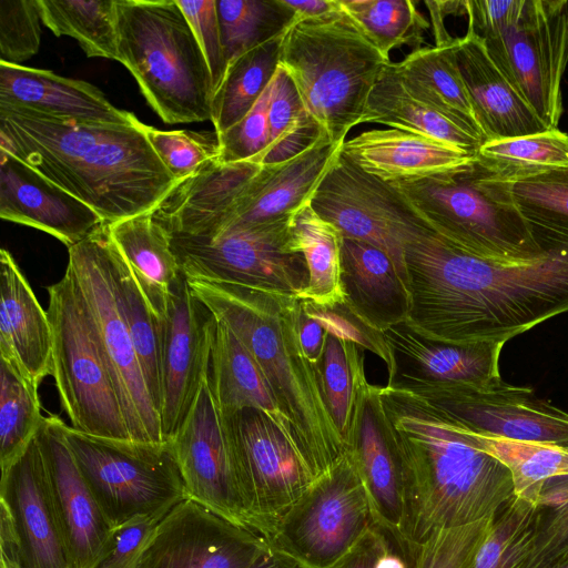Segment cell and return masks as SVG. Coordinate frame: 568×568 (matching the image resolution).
I'll list each match as a JSON object with an SVG mask.
<instances>
[{
	"instance_id": "obj_28",
	"label": "cell",
	"mask_w": 568,
	"mask_h": 568,
	"mask_svg": "<svg viewBox=\"0 0 568 568\" xmlns=\"http://www.w3.org/2000/svg\"><path fill=\"white\" fill-rule=\"evenodd\" d=\"M52 328L9 251H0V358L39 386L52 375Z\"/></svg>"
},
{
	"instance_id": "obj_31",
	"label": "cell",
	"mask_w": 568,
	"mask_h": 568,
	"mask_svg": "<svg viewBox=\"0 0 568 568\" xmlns=\"http://www.w3.org/2000/svg\"><path fill=\"white\" fill-rule=\"evenodd\" d=\"M210 384L220 414L242 408L264 412L302 456L296 433L280 410L260 367L231 329L219 322L211 357Z\"/></svg>"
},
{
	"instance_id": "obj_6",
	"label": "cell",
	"mask_w": 568,
	"mask_h": 568,
	"mask_svg": "<svg viewBox=\"0 0 568 568\" xmlns=\"http://www.w3.org/2000/svg\"><path fill=\"white\" fill-rule=\"evenodd\" d=\"M389 62L342 10L294 20L282 37L278 65L324 133L343 144L362 123L369 94Z\"/></svg>"
},
{
	"instance_id": "obj_41",
	"label": "cell",
	"mask_w": 568,
	"mask_h": 568,
	"mask_svg": "<svg viewBox=\"0 0 568 568\" xmlns=\"http://www.w3.org/2000/svg\"><path fill=\"white\" fill-rule=\"evenodd\" d=\"M216 11L227 64L282 36L295 20L285 0H216Z\"/></svg>"
},
{
	"instance_id": "obj_29",
	"label": "cell",
	"mask_w": 568,
	"mask_h": 568,
	"mask_svg": "<svg viewBox=\"0 0 568 568\" xmlns=\"http://www.w3.org/2000/svg\"><path fill=\"white\" fill-rule=\"evenodd\" d=\"M342 152L363 171L387 183L443 174L476 156L393 128L365 131L345 140Z\"/></svg>"
},
{
	"instance_id": "obj_46",
	"label": "cell",
	"mask_w": 568,
	"mask_h": 568,
	"mask_svg": "<svg viewBox=\"0 0 568 568\" xmlns=\"http://www.w3.org/2000/svg\"><path fill=\"white\" fill-rule=\"evenodd\" d=\"M539 507L514 497L495 520L467 568H521L535 539Z\"/></svg>"
},
{
	"instance_id": "obj_58",
	"label": "cell",
	"mask_w": 568,
	"mask_h": 568,
	"mask_svg": "<svg viewBox=\"0 0 568 568\" xmlns=\"http://www.w3.org/2000/svg\"><path fill=\"white\" fill-rule=\"evenodd\" d=\"M0 568H22L21 546L12 515L0 501Z\"/></svg>"
},
{
	"instance_id": "obj_5",
	"label": "cell",
	"mask_w": 568,
	"mask_h": 568,
	"mask_svg": "<svg viewBox=\"0 0 568 568\" xmlns=\"http://www.w3.org/2000/svg\"><path fill=\"white\" fill-rule=\"evenodd\" d=\"M390 184L437 234L481 258L536 260L558 231L528 222L515 203L511 182L476 156L443 174Z\"/></svg>"
},
{
	"instance_id": "obj_17",
	"label": "cell",
	"mask_w": 568,
	"mask_h": 568,
	"mask_svg": "<svg viewBox=\"0 0 568 568\" xmlns=\"http://www.w3.org/2000/svg\"><path fill=\"white\" fill-rule=\"evenodd\" d=\"M267 544L186 498L156 526L135 568H247Z\"/></svg>"
},
{
	"instance_id": "obj_52",
	"label": "cell",
	"mask_w": 568,
	"mask_h": 568,
	"mask_svg": "<svg viewBox=\"0 0 568 568\" xmlns=\"http://www.w3.org/2000/svg\"><path fill=\"white\" fill-rule=\"evenodd\" d=\"M40 14L36 0H0V61L19 64L40 47Z\"/></svg>"
},
{
	"instance_id": "obj_7",
	"label": "cell",
	"mask_w": 568,
	"mask_h": 568,
	"mask_svg": "<svg viewBox=\"0 0 568 568\" xmlns=\"http://www.w3.org/2000/svg\"><path fill=\"white\" fill-rule=\"evenodd\" d=\"M118 61L168 124L211 120L214 85L175 0H116Z\"/></svg>"
},
{
	"instance_id": "obj_48",
	"label": "cell",
	"mask_w": 568,
	"mask_h": 568,
	"mask_svg": "<svg viewBox=\"0 0 568 568\" xmlns=\"http://www.w3.org/2000/svg\"><path fill=\"white\" fill-rule=\"evenodd\" d=\"M511 190L528 222L568 230V165L514 181Z\"/></svg>"
},
{
	"instance_id": "obj_2",
	"label": "cell",
	"mask_w": 568,
	"mask_h": 568,
	"mask_svg": "<svg viewBox=\"0 0 568 568\" xmlns=\"http://www.w3.org/2000/svg\"><path fill=\"white\" fill-rule=\"evenodd\" d=\"M0 149L113 224L153 211L179 182L144 123L68 122L0 109Z\"/></svg>"
},
{
	"instance_id": "obj_1",
	"label": "cell",
	"mask_w": 568,
	"mask_h": 568,
	"mask_svg": "<svg viewBox=\"0 0 568 568\" xmlns=\"http://www.w3.org/2000/svg\"><path fill=\"white\" fill-rule=\"evenodd\" d=\"M409 312L422 335L465 344L501 342L568 312V230L540 257L505 263L469 254L432 227L405 244Z\"/></svg>"
},
{
	"instance_id": "obj_42",
	"label": "cell",
	"mask_w": 568,
	"mask_h": 568,
	"mask_svg": "<svg viewBox=\"0 0 568 568\" xmlns=\"http://www.w3.org/2000/svg\"><path fill=\"white\" fill-rule=\"evenodd\" d=\"M342 10L386 58L403 45L420 49L429 24L409 0H339Z\"/></svg>"
},
{
	"instance_id": "obj_51",
	"label": "cell",
	"mask_w": 568,
	"mask_h": 568,
	"mask_svg": "<svg viewBox=\"0 0 568 568\" xmlns=\"http://www.w3.org/2000/svg\"><path fill=\"white\" fill-rule=\"evenodd\" d=\"M418 545L376 521L332 568H416Z\"/></svg>"
},
{
	"instance_id": "obj_49",
	"label": "cell",
	"mask_w": 568,
	"mask_h": 568,
	"mask_svg": "<svg viewBox=\"0 0 568 568\" xmlns=\"http://www.w3.org/2000/svg\"><path fill=\"white\" fill-rule=\"evenodd\" d=\"M144 132L159 159L179 182L220 156L217 134L213 136L189 130L163 131L146 124Z\"/></svg>"
},
{
	"instance_id": "obj_14",
	"label": "cell",
	"mask_w": 568,
	"mask_h": 568,
	"mask_svg": "<svg viewBox=\"0 0 568 568\" xmlns=\"http://www.w3.org/2000/svg\"><path fill=\"white\" fill-rule=\"evenodd\" d=\"M483 41L494 64L544 125L557 130L568 63L567 0H525L510 24Z\"/></svg>"
},
{
	"instance_id": "obj_16",
	"label": "cell",
	"mask_w": 568,
	"mask_h": 568,
	"mask_svg": "<svg viewBox=\"0 0 568 568\" xmlns=\"http://www.w3.org/2000/svg\"><path fill=\"white\" fill-rule=\"evenodd\" d=\"M162 399L161 433L174 438L210 374L217 321L191 291L184 273L175 283L164 317L159 320Z\"/></svg>"
},
{
	"instance_id": "obj_54",
	"label": "cell",
	"mask_w": 568,
	"mask_h": 568,
	"mask_svg": "<svg viewBox=\"0 0 568 568\" xmlns=\"http://www.w3.org/2000/svg\"><path fill=\"white\" fill-rule=\"evenodd\" d=\"M301 302L304 311L318 321L327 333L354 342L362 348L371 351L385 362L387 369L390 367V355L383 333L367 326L345 303L318 306L307 300H301Z\"/></svg>"
},
{
	"instance_id": "obj_25",
	"label": "cell",
	"mask_w": 568,
	"mask_h": 568,
	"mask_svg": "<svg viewBox=\"0 0 568 568\" xmlns=\"http://www.w3.org/2000/svg\"><path fill=\"white\" fill-rule=\"evenodd\" d=\"M0 501L12 515L22 568H71L37 437L1 473Z\"/></svg>"
},
{
	"instance_id": "obj_8",
	"label": "cell",
	"mask_w": 568,
	"mask_h": 568,
	"mask_svg": "<svg viewBox=\"0 0 568 568\" xmlns=\"http://www.w3.org/2000/svg\"><path fill=\"white\" fill-rule=\"evenodd\" d=\"M48 296L52 376L71 427L97 437L131 439L94 322L70 268L48 286Z\"/></svg>"
},
{
	"instance_id": "obj_13",
	"label": "cell",
	"mask_w": 568,
	"mask_h": 568,
	"mask_svg": "<svg viewBox=\"0 0 568 568\" xmlns=\"http://www.w3.org/2000/svg\"><path fill=\"white\" fill-rule=\"evenodd\" d=\"M220 418L251 527L268 541L316 477L264 412L242 408Z\"/></svg>"
},
{
	"instance_id": "obj_40",
	"label": "cell",
	"mask_w": 568,
	"mask_h": 568,
	"mask_svg": "<svg viewBox=\"0 0 568 568\" xmlns=\"http://www.w3.org/2000/svg\"><path fill=\"white\" fill-rule=\"evenodd\" d=\"M270 144L254 162L272 164L291 159L313 145L324 131L306 111L288 73L278 65L271 82Z\"/></svg>"
},
{
	"instance_id": "obj_60",
	"label": "cell",
	"mask_w": 568,
	"mask_h": 568,
	"mask_svg": "<svg viewBox=\"0 0 568 568\" xmlns=\"http://www.w3.org/2000/svg\"><path fill=\"white\" fill-rule=\"evenodd\" d=\"M247 568H307L280 548L267 544L263 551Z\"/></svg>"
},
{
	"instance_id": "obj_19",
	"label": "cell",
	"mask_w": 568,
	"mask_h": 568,
	"mask_svg": "<svg viewBox=\"0 0 568 568\" xmlns=\"http://www.w3.org/2000/svg\"><path fill=\"white\" fill-rule=\"evenodd\" d=\"M390 355L387 387L414 394L483 388L501 381L505 343L456 344L428 338L405 321L383 332Z\"/></svg>"
},
{
	"instance_id": "obj_47",
	"label": "cell",
	"mask_w": 568,
	"mask_h": 568,
	"mask_svg": "<svg viewBox=\"0 0 568 568\" xmlns=\"http://www.w3.org/2000/svg\"><path fill=\"white\" fill-rule=\"evenodd\" d=\"M564 562H568V476L545 485L532 550L521 568H549Z\"/></svg>"
},
{
	"instance_id": "obj_55",
	"label": "cell",
	"mask_w": 568,
	"mask_h": 568,
	"mask_svg": "<svg viewBox=\"0 0 568 568\" xmlns=\"http://www.w3.org/2000/svg\"><path fill=\"white\" fill-rule=\"evenodd\" d=\"M164 516H141L114 527L93 568H135Z\"/></svg>"
},
{
	"instance_id": "obj_9",
	"label": "cell",
	"mask_w": 568,
	"mask_h": 568,
	"mask_svg": "<svg viewBox=\"0 0 568 568\" xmlns=\"http://www.w3.org/2000/svg\"><path fill=\"white\" fill-rule=\"evenodd\" d=\"M62 429L80 471L113 528L136 517L166 515L187 498L171 440L97 437L65 423Z\"/></svg>"
},
{
	"instance_id": "obj_43",
	"label": "cell",
	"mask_w": 568,
	"mask_h": 568,
	"mask_svg": "<svg viewBox=\"0 0 568 568\" xmlns=\"http://www.w3.org/2000/svg\"><path fill=\"white\" fill-rule=\"evenodd\" d=\"M476 158L500 178L514 182L568 165V134L557 129L486 142Z\"/></svg>"
},
{
	"instance_id": "obj_4",
	"label": "cell",
	"mask_w": 568,
	"mask_h": 568,
	"mask_svg": "<svg viewBox=\"0 0 568 568\" xmlns=\"http://www.w3.org/2000/svg\"><path fill=\"white\" fill-rule=\"evenodd\" d=\"M187 282L192 293L219 323L231 329L260 367L315 477L328 470L346 447L328 410L316 368L300 342V300L229 283Z\"/></svg>"
},
{
	"instance_id": "obj_62",
	"label": "cell",
	"mask_w": 568,
	"mask_h": 568,
	"mask_svg": "<svg viewBox=\"0 0 568 568\" xmlns=\"http://www.w3.org/2000/svg\"><path fill=\"white\" fill-rule=\"evenodd\" d=\"M567 2H568V0H567Z\"/></svg>"
},
{
	"instance_id": "obj_37",
	"label": "cell",
	"mask_w": 568,
	"mask_h": 568,
	"mask_svg": "<svg viewBox=\"0 0 568 568\" xmlns=\"http://www.w3.org/2000/svg\"><path fill=\"white\" fill-rule=\"evenodd\" d=\"M283 34L227 64L212 99L211 121L217 135L240 122L270 87L278 68Z\"/></svg>"
},
{
	"instance_id": "obj_23",
	"label": "cell",
	"mask_w": 568,
	"mask_h": 568,
	"mask_svg": "<svg viewBox=\"0 0 568 568\" xmlns=\"http://www.w3.org/2000/svg\"><path fill=\"white\" fill-rule=\"evenodd\" d=\"M346 452L364 484L376 520L402 532L405 494L402 458L381 387L368 381L357 393Z\"/></svg>"
},
{
	"instance_id": "obj_34",
	"label": "cell",
	"mask_w": 568,
	"mask_h": 568,
	"mask_svg": "<svg viewBox=\"0 0 568 568\" xmlns=\"http://www.w3.org/2000/svg\"><path fill=\"white\" fill-rule=\"evenodd\" d=\"M454 40L443 45L424 47L412 51L394 65L410 94L478 135L486 143L455 62Z\"/></svg>"
},
{
	"instance_id": "obj_26",
	"label": "cell",
	"mask_w": 568,
	"mask_h": 568,
	"mask_svg": "<svg viewBox=\"0 0 568 568\" xmlns=\"http://www.w3.org/2000/svg\"><path fill=\"white\" fill-rule=\"evenodd\" d=\"M0 109L68 122H140L133 113L114 106L100 89L89 82L1 61Z\"/></svg>"
},
{
	"instance_id": "obj_59",
	"label": "cell",
	"mask_w": 568,
	"mask_h": 568,
	"mask_svg": "<svg viewBox=\"0 0 568 568\" xmlns=\"http://www.w3.org/2000/svg\"><path fill=\"white\" fill-rule=\"evenodd\" d=\"M295 12V20L320 18L342 11L339 0H285Z\"/></svg>"
},
{
	"instance_id": "obj_24",
	"label": "cell",
	"mask_w": 568,
	"mask_h": 568,
	"mask_svg": "<svg viewBox=\"0 0 568 568\" xmlns=\"http://www.w3.org/2000/svg\"><path fill=\"white\" fill-rule=\"evenodd\" d=\"M0 217L45 232L68 248L105 223L90 206L3 149Z\"/></svg>"
},
{
	"instance_id": "obj_57",
	"label": "cell",
	"mask_w": 568,
	"mask_h": 568,
	"mask_svg": "<svg viewBox=\"0 0 568 568\" xmlns=\"http://www.w3.org/2000/svg\"><path fill=\"white\" fill-rule=\"evenodd\" d=\"M297 328L303 352L308 362L316 366L322 357L328 333L318 321L304 311L301 300L297 311Z\"/></svg>"
},
{
	"instance_id": "obj_39",
	"label": "cell",
	"mask_w": 568,
	"mask_h": 568,
	"mask_svg": "<svg viewBox=\"0 0 568 568\" xmlns=\"http://www.w3.org/2000/svg\"><path fill=\"white\" fill-rule=\"evenodd\" d=\"M42 23L75 39L87 57L118 61L116 0H36Z\"/></svg>"
},
{
	"instance_id": "obj_56",
	"label": "cell",
	"mask_w": 568,
	"mask_h": 568,
	"mask_svg": "<svg viewBox=\"0 0 568 568\" xmlns=\"http://www.w3.org/2000/svg\"><path fill=\"white\" fill-rule=\"evenodd\" d=\"M175 1L189 21L203 51L211 71L215 91L227 68L216 11V0Z\"/></svg>"
},
{
	"instance_id": "obj_18",
	"label": "cell",
	"mask_w": 568,
	"mask_h": 568,
	"mask_svg": "<svg viewBox=\"0 0 568 568\" xmlns=\"http://www.w3.org/2000/svg\"><path fill=\"white\" fill-rule=\"evenodd\" d=\"M471 433L520 442L568 445V413L528 387L503 379L483 388L416 394Z\"/></svg>"
},
{
	"instance_id": "obj_33",
	"label": "cell",
	"mask_w": 568,
	"mask_h": 568,
	"mask_svg": "<svg viewBox=\"0 0 568 568\" xmlns=\"http://www.w3.org/2000/svg\"><path fill=\"white\" fill-rule=\"evenodd\" d=\"M362 123H377L419 134L471 155H477L484 140L458 125L434 108L415 98L400 81L389 62L372 90Z\"/></svg>"
},
{
	"instance_id": "obj_3",
	"label": "cell",
	"mask_w": 568,
	"mask_h": 568,
	"mask_svg": "<svg viewBox=\"0 0 568 568\" xmlns=\"http://www.w3.org/2000/svg\"><path fill=\"white\" fill-rule=\"evenodd\" d=\"M404 470L402 535L422 545L434 531L496 516L515 496L511 475L445 414L414 393L381 387Z\"/></svg>"
},
{
	"instance_id": "obj_53",
	"label": "cell",
	"mask_w": 568,
	"mask_h": 568,
	"mask_svg": "<svg viewBox=\"0 0 568 568\" xmlns=\"http://www.w3.org/2000/svg\"><path fill=\"white\" fill-rule=\"evenodd\" d=\"M271 84L253 109L235 125L217 135L219 161L222 163L255 162L270 144L268 103Z\"/></svg>"
},
{
	"instance_id": "obj_35",
	"label": "cell",
	"mask_w": 568,
	"mask_h": 568,
	"mask_svg": "<svg viewBox=\"0 0 568 568\" xmlns=\"http://www.w3.org/2000/svg\"><path fill=\"white\" fill-rule=\"evenodd\" d=\"M288 248L303 254L308 283L296 297L318 306H333L345 302L341 280V246L343 236L329 222L321 217L307 203L290 219Z\"/></svg>"
},
{
	"instance_id": "obj_11",
	"label": "cell",
	"mask_w": 568,
	"mask_h": 568,
	"mask_svg": "<svg viewBox=\"0 0 568 568\" xmlns=\"http://www.w3.org/2000/svg\"><path fill=\"white\" fill-rule=\"evenodd\" d=\"M291 216L226 230L212 237L166 233L190 280L297 296L307 286L308 270L303 254L288 248Z\"/></svg>"
},
{
	"instance_id": "obj_45",
	"label": "cell",
	"mask_w": 568,
	"mask_h": 568,
	"mask_svg": "<svg viewBox=\"0 0 568 568\" xmlns=\"http://www.w3.org/2000/svg\"><path fill=\"white\" fill-rule=\"evenodd\" d=\"M38 387L0 358L1 473L26 450L43 422Z\"/></svg>"
},
{
	"instance_id": "obj_27",
	"label": "cell",
	"mask_w": 568,
	"mask_h": 568,
	"mask_svg": "<svg viewBox=\"0 0 568 568\" xmlns=\"http://www.w3.org/2000/svg\"><path fill=\"white\" fill-rule=\"evenodd\" d=\"M453 52L486 142L548 130L494 64L481 38L467 30L463 38H455Z\"/></svg>"
},
{
	"instance_id": "obj_22",
	"label": "cell",
	"mask_w": 568,
	"mask_h": 568,
	"mask_svg": "<svg viewBox=\"0 0 568 568\" xmlns=\"http://www.w3.org/2000/svg\"><path fill=\"white\" fill-rule=\"evenodd\" d=\"M63 420L43 418L36 435L71 568H93L113 529L89 488L63 434Z\"/></svg>"
},
{
	"instance_id": "obj_15",
	"label": "cell",
	"mask_w": 568,
	"mask_h": 568,
	"mask_svg": "<svg viewBox=\"0 0 568 568\" xmlns=\"http://www.w3.org/2000/svg\"><path fill=\"white\" fill-rule=\"evenodd\" d=\"M310 203L343 237L386 253L406 284L405 244L430 226L390 183L366 173L341 150Z\"/></svg>"
},
{
	"instance_id": "obj_38",
	"label": "cell",
	"mask_w": 568,
	"mask_h": 568,
	"mask_svg": "<svg viewBox=\"0 0 568 568\" xmlns=\"http://www.w3.org/2000/svg\"><path fill=\"white\" fill-rule=\"evenodd\" d=\"M457 427L473 445L508 468L516 498L539 507L545 485L554 478L568 476V445L483 436Z\"/></svg>"
},
{
	"instance_id": "obj_10",
	"label": "cell",
	"mask_w": 568,
	"mask_h": 568,
	"mask_svg": "<svg viewBox=\"0 0 568 568\" xmlns=\"http://www.w3.org/2000/svg\"><path fill=\"white\" fill-rule=\"evenodd\" d=\"M376 521L364 484L345 452L286 511L268 542L307 568H332Z\"/></svg>"
},
{
	"instance_id": "obj_44",
	"label": "cell",
	"mask_w": 568,
	"mask_h": 568,
	"mask_svg": "<svg viewBox=\"0 0 568 568\" xmlns=\"http://www.w3.org/2000/svg\"><path fill=\"white\" fill-rule=\"evenodd\" d=\"M363 348L354 342L327 334L315 366L326 404L345 447L357 393L366 378Z\"/></svg>"
},
{
	"instance_id": "obj_32",
	"label": "cell",
	"mask_w": 568,
	"mask_h": 568,
	"mask_svg": "<svg viewBox=\"0 0 568 568\" xmlns=\"http://www.w3.org/2000/svg\"><path fill=\"white\" fill-rule=\"evenodd\" d=\"M151 212L109 224V227L152 312L161 320L183 272L172 251L169 234Z\"/></svg>"
},
{
	"instance_id": "obj_61",
	"label": "cell",
	"mask_w": 568,
	"mask_h": 568,
	"mask_svg": "<svg viewBox=\"0 0 568 568\" xmlns=\"http://www.w3.org/2000/svg\"><path fill=\"white\" fill-rule=\"evenodd\" d=\"M549 568H568V562H564V564H559V565H556V566H551Z\"/></svg>"
},
{
	"instance_id": "obj_36",
	"label": "cell",
	"mask_w": 568,
	"mask_h": 568,
	"mask_svg": "<svg viewBox=\"0 0 568 568\" xmlns=\"http://www.w3.org/2000/svg\"><path fill=\"white\" fill-rule=\"evenodd\" d=\"M106 262L115 298L130 331L146 387L160 415L162 381L159 320L111 233L106 241Z\"/></svg>"
},
{
	"instance_id": "obj_12",
	"label": "cell",
	"mask_w": 568,
	"mask_h": 568,
	"mask_svg": "<svg viewBox=\"0 0 568 568\" xmlns=\"http://www.w3.org/2000/svg\"><path fill=\"white\" fill-rule=\"evenodd\" d=\"M108 223L68 248V264L94 322L132 440L161 443L160 415L146 387L139 357L106 262Z\"/></svg>"
},
{
	"instance_id": "obj_21",
	"label": "cell",
	"mask_w": 568,
	"mask_h": 568,
	"mask_svg": "<svg viewBox=\"0 0 568 568\" xmlns=\"http://www.w3.org/2000/svg\"><path fill=\"white\" fill-rule=\"evenodd\" d=\"M341 150L342 144L333 142L324 133L300 154L261 165L224 212L182 235L212 237L226 230L291 216L310 203Z\"/></svg>"
},
{
	"instance_id": "obj_30",
	"label": "cell",
	"mask_w": 568,
	"mask_h": 568,
	"mask_svg": "<svg viewBox=\"0 0 568 568\" xmlns=\"http://www.w3.org/2000/svg\"><path fill=\"white\" fill-rule=\"evenodd\" d=\"M341 280L344 303L371 328L383 333L407 320L406 284L382 250L361 240L343 237Z\"/></svg>"
},
{
	"instance_id": "obj_20",
	"label": "cell",
	"mask_w": 568,
	"mask_h": 568,
	"mask_svg": "<svg viewBox=\"0 0 568 568\" xmlns=\"http://www.w3.org/2000/svg\"><path fill=\"white\" fill-rule=\"evenodd\" d=\"M171 442L187 498L233 524L253 530L221 425L210 374Z\"/></svg>"
},
{
	"instance_id": "obj_50",
	"label": "cell",
	"mask_w": 568,
	"mask_h": 568,
	"mask_svg": "<svg viewBox=\"0 0 568 568\" xmlns=\"http://www.w3.org/2000/svg\"><path fill=\"white\" fill-rule=\"evenodd\" d=\"M495 517L434 531L418 545L416 568H467L486 538Z\"/></svg>"
}]
</instances>
